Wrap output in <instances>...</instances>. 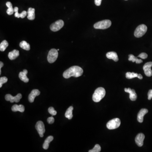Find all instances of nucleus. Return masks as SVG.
<instances>
[{
	"mask_svg": "<svg viewBox=\"0 0 152 152\" xmlns=\"http://www.w3.org/2000/svg\"><path fill=\"white\" fill-rule=\"evenodd\" d=\"M83 70L78 66H73L64 71L63 74V77L66 79L69 78L71 77H78L83 75Z\"/></svg>",
	"mask_w": 152,
	"mask_h": 152,
	"instance_id": "f257e3e1",
	"label": "nucleus"
},
{
	"mask_svg": "<svg viewBox=\"0 0 152 152\" xmlns=\"http://www.w3.org/2000/svg\"><path fill=\"white\" fill-rule=\"evenodd\" d=\"M106 91L102 87H98L95 90L93 95V100L95 102H99L105 97Z\"/></svg>",
	"mask_w": 152,
	"mask_h": 152,
	"instance_id": "f03ea898",
	"label": "nucleus"
},
{
	"mask_svg": "<svg viewBox=\"0 0 152 152\" xmlns=\"http://www.w3.org/2000/svg\"><path fill=\"white\" fill-rule=\"evenodd\" d=\"M112 23L108 19L103 20L97 22L94 25V28L97 29H108L111 26Z\"/></svg>",
	"mask_w": 152,
	"mask_h": 152,
	"instance_id": "7ed1b4c3",
	"label": "nucleus"
},
{
	"mask_svg": "<svg viewBox=\"0 0 152 152\" xmlns=\"http://www.w3.org/2000/svg\"><path fill=\"white\" fill-rule=\"evenodd\" d=\"M147 27L145 25L142 24L137 27L134 32V36L136 37L140 38L146 33Z\"/></svg>",
	"mask_w": 152,
	"mask_h": 152,
	"instance_id": "20e7f679",
	"label": "nucleus"
},
{
	"mask_svg": "<svg viewBox=\"0 0 152 152\" xmlns=\"http://www.w3.org/2000/svg\"><path fill=\"white\" fill-rule=\"evenodd\" d=\"M121 121L118 118H114L110 120L107 124V127L109 130L117 129L121 125Z\"/></svg>",
	"mask_w": 152,
	"mask_h": 152,
	"instance_id": "39448f33",
	"label": "nucleus"
},
{
	"mask_svg": "<svg viewBox=\"0 0 152 152\" xmlns=\"http://www.w3.org/2000/svg\"><path fill=\"white\" fill-rule=\"evenodd\" d=\"M57 51L55 49H52L49 51L47 56V60L49 63H53L57 60L58 55Z\"/></svg>",
	"mask_w": 152,
	"mask_h": 152,
	"instance_id": "423d86ee",
	"label": "nucleus"
},
{
	"mask_svg": "<svg viewBox=\"0 0 152 152\" xmlns=\"http://www.w3.org/2000/svg\"><path fill=\"white\" fill-rule=\"evenodd\" d=\"M63 25H64V22L62 20L60 19L52 24L50 25V29L53 31H57L62 28Z\"/></svg>",
	"mask_w": 152,
	"mask_h": 152,
	"instance_id": "0eeeda50",
	"label": "nucleus"
},
{
	"mask_svg": "<svg viewBox=\"0 0 152 152\" xmlns=\"http://www.w3.org/2000/svg\"><path fill=\"white\" fill-rule=\"evenodd\" d=\"M35 127L41 137H44V133L45 132V125L43 122L39 121L36 124Z\"/></svg>",
	"mask_w": 152,
	"mask_h": 152,
	"instance_id": "6e6552de",
	"label": "nucleus"
},
{
	"mask_svg": "<svg viewBox=\"0 0 152 152\" xmlns=\"http://www.w3.org/2000/svg\"><path fill=\"white\" fill-rule=\"evenodd\" d=\"M22 98V95L20 93H18L15 96H13L9 94H7L5 95V97L6 101H10L11 103H13L14 102H16V103L19 102Z\"/></svg>",
	"mask_w": 152,
	"mask_h": 152,
	"instance_id": "1a4fd4ad",
	"label": "nucleus"
},
{
	"mask_svg": "<svg viewBox=\"0 0 152 152\" xmlns=\"http://www.w3.org/2000/svg\"><path fill=\"white\" fill-rule=\"evenodd\" d=\"M152 62L147 63L143 67V70L145 72V75L147 77H151L152 76Z\"/></svg>",
	"mask_w": 152,
	"mask_h": 152,
	"instance_id": "9d476101",
	"label": "nucleus"
},
{
	"mask_svg": "<svg viewBox=\"0 0 152 152\" xmlns=\"http://www.w3.org/2000/svg\"><path fill=\"white\" fill-rule=\"evenodd\" d=\"M145 138V136L143 133H139L135 138V142H136V144L140 147L143 146Z\"/></svg>",
	"mask_w": 152,
	"mask_h": 152,
	"instance_id": "9b49d317",
	"label": "nucleus"
},
{
	"mask_svg": "<svg viewBox=\"0 0 152 152\" xmlns=\"http://www.w3.org/2000/svg\"><path fill=\"white\" fill-rule=\"evenodd\" d=\"M125 92L128 93L130 94V99L132 101H135L137 99V93L135 92L134 89H131L130 88H125Z\"/></svg>",
	"mask_w": 152,
	"mask_h": 152,
	"instance_id": "f8f14e48",
	"label": "nucleus"
},
{
	"mask_svg": "<svg viewBox=\"0 0 152 152\" xmlns=\"http://www.w3.org/2000/svg\"><path fill=\"white\" fill-rule=\"evenodd\" d=\"M40 94V92L37 89H34L31 92V93L29 95V102L33 103L34 101L36 96L39 95Z\"/></svg>",
	"mask_w": 152,
	"mask_h": 152,
	"instance_id": "ddd939ff",
	"label": "nucleus"
},
{
	"mask_svg": "<svg viewBox=\"0 0 152 152\" xmlns=\"http://www.w3.org/2000/svg\"><path fill=\"white\" fill-rule=\"evenodd\" d=\"M148 112V110L146 109H142L139 112L137 115V121L139 123L143 122V117L145 114L147 113Z\"/></svg>",
	"mask_w": 152,
	"mask_h": 152,
	"instance_id": "4468645a",
	"label": "nucleus"
},
{
	"mask_svg": "<svg viewBox=\"0 0 152 152\" xmlns=\"http://www.w3.org/2000/svg\"><path fill=\"white\" fill-rule=\"evenodd\" d=\"M27 74H28V71L26 69H24L23 71L20 72L19 75V79L25 83H27L29 82V79L27 77Z\"/></svg>",
	"mask_w": 152,
	"mask_h": 152,
	"instance_id": "2eb2a0df",
	"label": "nucleus"
},
{
	"mask_svg": "<svg viewBox=\"0 0 152 152\" xmlns=\"http://www.w3.org/2000/svg\"><path fill=\"white\" fill-rule=\"evenodd\" d=\"M106 56L108 59H112L115 62L118 61L119 60L117 54L115 52H108L106 54Z\"/></svg>",
	"mask_w": 152,
	"mask_h": 152,
	"instance_id": "dca6fc26",
	"label": "nucleus"
},
{
	"mask_svg": "<svg viewBox=\"0 0 152 152\" xmlns=\"http://www.w3.org/2000/svg\"><path fill=\"white\" fill-rule=\"evenodd\" d=\"M11 110L13 112H16L17 111L23 113L25 111V107L23 105H13L11 107Z\"/></svg>",
	"mask_w": 152,
	"mask_h": 152,
	"instance_id": "f3484780",
	"label": "nucleus"
},
{
	"mask_svg": "<svg viewBox=\"0 0 152 152\" xmlns=\"http://www.w3.org/2000/svg\"><path fill=\"white\" fill-rule=\"evenodd\" d=\"M19 51L16 49H14L9 53L8 57L11 60H15L19 56Z\"/></svg>",
	"mask_w": 152,
	"mask_h": 152,
	"instance_id": "a211bd4d",
	"label": "nucleus"
},
{
	"mask_svg": "<svg viewBox=\"0 0 152 152\" xmlns=\"http://www.w3.org/2000/svg\"><path fill=\"white\" fill-rule=\"evenodd\" d=\"M35 9L32 8H29L28 9L27 13H28V19L29 20H33L35 18Z\"/></svg>",
	"mask_w": 152,
	"mask_h": 152,
	"instance_id": "6ab92c4d",
	"label": "nucleus"
},
{
	"mask_svg": "<svg viewBox=\"0 0 152 152\" xmlns=\"http://www.w3.org/2000/svg\"><path fill=\"white\" fill-rule=\"evenodd\" d=\"M53 140V137L52 136H49L45 139L43 145V148L45 150H47L49 146V143Z\"/></svg>",
	"mask_w": 152,
	"mask_h": 152,
	"instance_id": "aec40b11",
	"label": "nucleus"
},
{
	"mask_svg": "<svg viewBox=\"0 0 152 152\" xmlns=\"http://www.w3.org/2000/svg\"><path fill=\"white\" fill-rule=\"evenodd\" d=\"M73 109H74L73 107L71 106L67 109V111L65 113V117L69 120H71L73 117V115L72 112H73Z\"/></svg>",
	"mask_w": 152,
	"mask_h": 152,
	"instance_id": "412c9836",
	"label": "nucleus"
},
{
	"mask_svg": "<svg viewBox=\"0 0 152 152\" xmlns=\"http://www.w3.org/2000/svg\"><path fill=\"white\" fill-rule=\"evenodd\" d=\"M129 61H131L132 62H136L137 64L143 63V61L141 59H138L137 57H135L133 55L131 54L129 55Z\"/></svg>",
	"mask_w": 152,
	"mask_h": 152,
	"instance_id": "4be33fe9",
	"label": "nucleus"
},
{
	"mask_svg": "<svg viewBox=\"0 0 152 152\" xmlns=\"http://www.w3.org/2000/svg\"><path fill=\"white\" fill-rule=\"evenodd\" d=\"M6 6L8 8V9L7 10V13L9 15H12L14 13V12H15L14 9H13V7H12V3L10 2H7L6 3Z\"/></svg>",
	"mask_w": 152,
	"mask_h": 152,
	"instance_id": "5701e85b",
	"label": "nucleus"
},
{
	"mask_svg": "<svg viewBox=\"0 0 152 152\" xmlns=\"http://www.w3.org/2000/svg\"><path fill=\"white\" fill-rule=\"evenodd\" d=\"M19 47L25 50H29L30 49V45L26 41H23L19 43Z\"/></svg>",
	"mask_w": 152,
	"mask_h": 152,
	"instance_id": "b1692460",
	"label": "nucleus"
},
{
	"mask_svg": "<svg viewBox=\"0 0 152 152\" xmlns=\"http://www.w3.org/2000/svg\"><path fill=\"white\" fill-rule=\"evenodd\" d=\"M9 46L8 42L6 40H3L1 42L0 44V50L2 52H3L6 50V48Z\"/></svg>",
	"mask_w": 152,
	"mask_h": 152,
	"instance_id": "393cba45",
	"label": "nucleus"
},
{
	"mask_svg": "<svg viewBox=\"0 0 152 152\" xmlns=\"http://www.w3.org/2000/svg\"><path fill=\"white\" fill-rule=\"evenodd\" d=\"M139 74L137 73H134V72H127L126 73V78L128 79H131L133 78L138 77Z\"/></svg>",
	"mask_w": 152,
	"mask_h": 152,
	"instance_id": "a878e982",
	"label": "nucleus"
},
{
	"mask_svg": "<svg viewBox=\"0 0 152 152\" xmlns=\"http://www.w3.org/2000/svg\"><path fill=\"white\" fill-rule=\"evenodd\" d=\"M101 151V147L99 145L96 144L93 149L89 151V152H99Z\"/></svg>",
	"mask_w": 152,
	"mask_h": 152,
	"instance_id": "bb28decb",
	"label": "nucleus"
},
{
	"mask_svg": "<svg viewBox=\"0 0 152 152\" xmlns=\"http://www.w3.org/2000/svg\"><path fill=\"white\" fill-rule=\"evenodd\" d=\"M8 81V79L7 77H1L0 78V87H1L3 84L7 83Z\"/></svg>",
	"mask_w": 152,
	"mask_h": 152,
	"instance_id": "cd10ccee",
	"label": "nucleus"
},
{
	"mask_svg": "<svg viewBox=\"0 0 152 152\" xmlns=\"http://www.w3.org/2000/svg\"><path fill=\"white\" fill-rule=\"evenodd\" d=\"M48 112L53 116L56 115H57V112L55 110L54 108L53 107H50L48 109Z\"/></svg>",
	"mask_w": 152,
	"mask_h": 152,
	"instance_id": "c85d7f7f",
	"label": "nucleus"
},
{
	"mask_svg": "<svg viewBox=\"0 0 152 152\" xmlns=\"http://www.w3.org/2000/svg\"><path fill=\"white\" fill-rule=\"evenodd\" d=\"M18 8L17 7H15L14 8V11L15 12V16L17 18H19L20 17V14L18 13Z\"/></svg>",
	"mask_w": 152,
	"mask_h": 152,
	"instance_id": "c756f323",
	"label": "nucleus"
},
{
	"mask_svg": "<svg viewBox=\"0 0 152 152\" xmlns=\"http://www.w3.org/2000/svg\"><path fill=\"white\" fill-rule=\"evenodd\" d=\"M138 57H140L142 59H145L147 58V57H148V55L145 53H143L139 54Z\"/></svg>",
	"mask_w": 152,
	"mask_h": 152,
	"instance_id": "7c9ffc66",
	"label": "nucleus"
},
{
	"mask_svg": "<svg viewBox=\"0 0 152 152\" xmlns=\"http://www.w3.org/2000/svg\"><path fill=\"white\" fill-rule=\"evenodd\" d=\"M48 123L49 124H53L54 123L55 119L53 117H48L47 120Z\"/></svg>",
	"mask_w": 152,
	"mask_h": 152,
	"instance_id": "2f4dec72",
	"label": "nucleus"
},
{
	"mask_svg": "<svg viewBox=\"0 0 152 152\" xmlns=\"http://www.w3.org/2000/svg\"><path fill=\"white\" fill-rule=\"evenodd\" d=\"M27 15H28V13H27V11H24L22 13H20V17L21 18H25L27 16Z\"/></svg>",
	"mask_w": 152,
	"mask_h": 152,
	"instance_id": "473e14b6",
	"label": "nucleus"
},
{
	"mask_svg": "<svg viewBox=\"0 0 152 152\" xmlns=\"http://www.w3.org/2000/svg\"><path fill=\"white\" fill-rule=\"evenodd\" d=\"M152 98V90H149L148 93V100H151Z\"/></svg>",
	"mask_w": 152,
	"mask_h": 152,
	"instance_id": "72a5a7b5",
	"label": "nucleus"
},
{
	"mask_svg": "<svg viewBox=\"0 0 152 152\" xmlns=\"http://www.w3.org/2000/svg\"><path fill=\"white\" fill-rule=\"evenodd\" d=\"M102 0H95V3L97 6H100Z\"/></svg>",
	"mask_w": 152,
	"mask_h": 152,
	"instance_id": "f704fd0d",
	"label": "nucleus"
},
{
	"mask_svg": "<svg viewBox=\"0 0 152 152\" xmlns=\"http://www.w3.org/2000/svg\"><path fill=\"white\" fill-rule=\"evenodd\" d=\"M3 66V63L1 61L0 62V75L1 73V68Z\"/></svg>",
	"mask_w": 152,
	"mask_h": 152,
	"instance_id": "c9c22d12",
	"label": "nucleus"
},
{
	"mask_svg": "<svg viewBox=\"0 0 152 152\" xmlns=\"http://www.w3.org/2000/svg\"><path fill=\"white\" fill-rule=\"evenodd\" d=\"M138 78L139 79H143V76L141 75V74H139Z\"/></svg>",
	"mask_w": 152,
	"mask_h": 152,
	"instance_id": "e433bc0d",
	"label": "nucleus"
},
{
	"mask_svg": "<svg viewBox=\"0 0 152 152\" xmlns=\"http://www.w3.org/2000/svg\"><path fill=\"white\" fill-rule=\"evenodd\" d=\"M57 51H59V49H57Z\"/></svg>",
	"mask_w": 152,
	"mask_h": 152,
	"instance_id": "4c0bfd02",
	"label": "nucleus"
},
{
	"mask_svg": "<svg viewBox=\"0 0 152 152\" xmlns=\"http://www.w3.org/2000/svg\"><path fill=\"white\" fill-rule=\"evenodd\" d=\"M125 1H127V0H125Z\"/></svg>",
	"mask_w": 152,
	"mask_h": 152,
	"instance_id": "58836bf2",
	"label": "nucleus"
}]
</instances>
